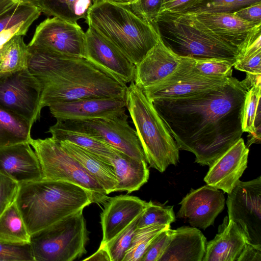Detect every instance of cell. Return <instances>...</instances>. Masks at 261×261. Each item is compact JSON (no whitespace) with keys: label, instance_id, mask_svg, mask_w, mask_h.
I'll return each mask as SVG.
<instances>
[{"label":"cell","instance_id":"cell-1","mask_svg":"<svg viewBox=\"0 0 261 261\" xmlns=\"http://www.w3.org/2000/svg\"><path fill=\"white\" fill-rule=\"evenodd\" d=\"M249 88L245 80L232 75L218 87L152 103L179 149L193 153L196 163L210 167L242 138Z\"/></svg>","mask_w":261,"mask_h":261},{"label":"cell","instance_id":"cell-2","mask_svg":"<svg viewBox=\"0 0 261 261\" xmlns=\"http://www.w3.org/2000/svg\"><path fill=\"white\" fill-rule=\"evenodd\" d=\"M28 48V68L40 83L42 109L57 102L126 97V84L87 59L29 44Z\"/></svg>","mask_w":261,"mask_h":261},{"label":"cell","instance_id":"cell-3","mask_svg":"<svg viewBox=\"0 0 261 261\" xmlns=\"http://www.w3.org/2000/svg\"><path fill=\"white\" fill-rule=\"evenodd\" d=\"M92 203L93 195L86 189L43 178L20 184L15 200L31 235Z\"/></svg>","mask_w":261,"mask_h":261},{"label":"cell","instance_id":"cell-4","mask_svg":"<svg viewBox=\"0 0 261 261\" xmlns=\"http://www.w3.org/2000/svg\"><path fill=\"white\" fill-rule=\"evenodd\" d=\"M85 20L88 26L111 42L135 66L159 40L152 25L127 6L100 1L90 8Z\"/></svg>","mask_w":261,"mask_h":261},{"label":"cell","instance_id":"cell-5","mask_svg":"<svg viewBox=\"0 0 261 261\" xmlns=\"http://www.w3.org/2000/svg\"><path fill=\"white\" fill-rule=\"evenodd\" d=\"M152 26L163 43L181 57L236 60L239 49L202 27L186 14L161 12Z\"/></svg>","mask_w":261,"mask_h":261},{"label":"cell","instance_id":"cell-6","mask_svg":"<svg viewBox=\"0 0 261 261\" xmlns=\"http://www.w3.org/2000/svg\"><path fill=\"white\" fill-rule=\"evenodd\" d=\"M126 108L147 163L160 172L179 162L178 147L151 101L134 81L127 87Z\"/></svg>","mask_w":261,"mask_h":261},{"label":"cell","instance_id":"cell-7","mask_svg":"<svg viewBox=\"0 0 261 261\" xmlns=\"http://www.w3.org/2000/svg\"><path fill=\"white\" fill-rule=\"evenodd\" d=\"M81 210L31 235L34 261H72L86 254L89 232Z\"/></svg>","mask_w":261,"mask_h":261},{"label":"cell","instance_id":"cell-8","mask_svg":"<svg viewBox=\"0 0 261 261\" xmlns=\"http://www.w3.org/2000/svg\"><path fill=\"white\" fill-rule=\"evenodd\" d=\"M39 159L43 178L68 181L90 191L94 203H103L108 199L106 191L72 156L54 138L34 139L29 142Z\"/></svg>","mask_w":261,"mask_h":261},{"label":"cell","instance_id":"cell-9","mask_svg":"<svg viewBox=\"0 0 261 261\" xmlns=\"http://www.w3.org/2000/svg\"><path fill=\"white\" fill-rule=\"evenodd\" d=\"M125 113L109 118L57 120L64 128L84 134L139 160H146L136 131Z\"/></svg>","mask_w":261,"mask_h":261},{"label":"cell","instance_id":"cell-10","mask_svg":"<svg viewBox=\"0 0 261 261\" xmlns=\"http://www.w3.org/2000/svg\"><path fill=\"white\" fill-rule=\"evenodd\" d=\"M228 220L235 222L249 243L261 246V177L238 180L226 200Z\"/></svg>","mask_w":261,"mask_h":261},{"label":"cell","instance_id":"cell-11","mask_svg":"<svg viewBox=\"0 0 261 261\" xmlns=\"http://www.w3.org/2000/svg\"><path fill=\"white\" fill-rule=\"evenodd\" d=\"M231 76L201 74L193 69L190 58L182 57L179 66L172 73L161 81L141 89L152 102L181 98L221 86Z\"/></svg>","mask_w":261,"mask_h":261},{"label":"cell","instance_id":"cell-12","mask_svg":"<svg viewBox=\"0 0 261 261\" xmlns=\"http://www.w3.org/2000/svg\"><path fill=\"white\" fill-rule=\"evenodd\" d=\"M41 87L28 68L0 76V106L31 121L40 119Z\"/></svg>","mask_w":261,"mask_h":261},{"label":"cell","instance_id":"cell-13","mask_svg":"<svg viewBox=\"0 0 261 261\" xmlns=\"http://www.w3.org/2000/svg\"><path fill=\"white\" fill-rule=\"evenodd\" d=\"M29 44L64 55L85 58V33L77 23L57 17L48 18L41 22Z\"/></svg>","mask_w":261,"mask_h":261},{"label":"cell","instance_id":"cell-14","mask_svg":"<svg viewBox=\"0 0 261 261\" xmlns=\"http://www.w3.org/2000/svg\"><path fill=\"white\" fill-rule=\"evenodd\" d=\"M179 204L180 208L176 217L192 227L205 230L214 225L215 219L224 208L225 199L222 191L206 185L191 189Z\"/></svg>","mask_w":261,"mask_h":261},{"label":"cell","instance_id":"cell-15","mask_svg":"<svg viewBox=\"0 0 261 261\" xmlns=\"http://www.w3.org/2000/svg\"><path fill=\"white\" fill-rule=\"evenodd\" d=\"M85 58L125 84L134 81L136 66L94 29L85 32Z\"/></svg>","mask_w":261,"mask_h":261},{"label":"cell","instance_id":"cell-16","mask_svg":"<svg viewBox=\"0 0 261 261\" xmlns=\"http://www.w3.org/2000/svg\"><path fill=\"white\" fill-rule=\"evenodd\" d=\"M126 97H101L57 102L48 106L57 120L112 118L125 112Z\"/></svg>","mask_w":261,"mask_h":261},{"label":"cell","instance_id":"cell-17","mask_svg":"<svg viewBox=\"0 0 261 261\" xmlns=\"http://www.w3.org/2000/svg\"><path fill=\"white\" fill-rule=\"evenodd\" d=\"M249 152L241 138L210 166L204 181L229 194L247 168Z\"/></svg>","mask_w":261,"mask_h":261},{"label":"cell","instance_id":"cell-18","mask_svg":"<svg viewBox=\"0 0 261 261\" xmlns=\"http://www.w3.org/2000/svg\"><path fill=\"white\" fill-rule=\"evenodd\" d=\"M149 204L140 198L120 195L105 203L101 215L102 238L100 245L108 243L141 215Z\"/></svg>","mask_w":261,"mask_h":261},{"label":"cell","instance_id":"cell-19","mask_svg":"<svg viewBox=\"0 0 261 261\" xmlns=\"http://www.w3.org/2000/svg\"><path fill=\"white\" fill-rule=\"evenodd\" d=\"M202 27L237 46L239 51L261 22L244 20L234 13H198L186 14Z\"/></svg>","mask_w":261,"mask_h":261},{"label":"cell","instance_id":"cell-20","mask_svg":"<svg viewBox=\"0 0 261 261\" xmlns=\"http://www.w3.org/2000/svg\"><path fill=\"white\" fill-rule=\"evenodd\" d=\"M0 173L19 185L43 178L39 159L29 143L0 148Z\"/></svg>","mask_w":261,"mask_h":261},{"label":"cell","instance_id":"cell-21","mask_svg":"<svg viewBox=\"0 0 261 261\" xmlns=\"http://www.w3.org/2000/svg\"><path fill=\"white\" fill-rule=\"evenodd\" d=\"M182 59L172 51L160 37L156 44L136 66L134 82L141 88L158 83L172 73Z\"/></svg>","mask_w":261,"mask_h":261},{"label":"cell","instance_id":"cell-22","mask_svg":"<svg viewBox=\"0 0 261 261\" xmlns=\"http://www.w3.org/2000/svg\"><path fill=\"white\" fill-rule=\"evenodd\" d=\"M206 239L194 227L172 229L170 241L159 261H202Z\"/></svg>","mask_w":261,"mask_h":261},{"label":"cell","instance_id":"cell-23","mask_svg":"<svg viewBox=\"0 0 261 261\" xmlns=\"http://www.w3.org/2000/svg\"><path fill=\"white\" fill-rule=\"evenodd\" d=\"M226 227L206 243L202 261H237L249 243L239 226L228 220Z\"/></svg>","mask_w":261,"mask_h":261},{"label":"cell","instance_id":"cell-24","mask_svg":"<svg viewBox=\"0 0 261 261\" xmlns=\"http://www.w3.org/2000/svg\"><path fill=\"white\" fill-rule=\"evenodd\" d=\"M59 142L63 149L75 159L95 179L106 191L107 195L115 192L118 179L113 165L91 152L70 142Z\"/></svg>","mask_w":261,"mask_h":261},{"label":"cell","instance_id":"cell-25","mask_svg":"<svg viewBox=\"0 0 261 261\" xmlns=\"http://www.w3.org/2000/svg\"><path fill=\"white\" fill-rule=\"evenodd\" d=\"M41 13L34 5L17 3L0 13V46L14 36L25 35Z\"/></svg>","mask_w":261,"mask_h":261},{"label":"cell","instance_id":"cell-26","mask_svg":"<svg viewBox=\"0 0 261 261\" xmlns=\"http://www.w3.org/2000/svg\"><path fill=\"white\" fill-rule=\"evenodd\" d=\"M112 162L118 179L115 192L124 191L130 193L147 182L149 170L146 160L133 158L118 150Z\"/></svg>","mask_w":261,"mask_h":261},{"label":"cell","instance_id":"cell-27","mask_svg":"<svg viewBox=\"0 0 261 261\" xmlns=\"http://www.w3.org/2000/svg\"><path fill=\"white\" fill-rule=\"evenodd\" d=\"M34 123L0 106V148L29 143Z\"/></svg>","mask_w":261,"mask_h":261},{"label":"cell","instance_id":"cell-28","mask_svg":"<svg viewBox=\"0 0 261 261\" xmlns=\"http://www.w3.org/2000/svg\"><path fill=\"white\" fill-rule=\"evenodd\" d=\"M48 132L59 141H68L83 148L113 165L112 160L118 150L84 134L66 129L57 122L50 126Z\"/></svg>","mask_w":261,"mask_h":261},{"label":"cell","instance_id":"cell-29","mask_svg":"<svg viewBox=\"0 0 261 261\" xmlns=\"http://www.w3.org/2000/svg\"><path fill=\"white\" fill-rule=\"evenodd\" d=\"M261 85L252 86L246 95L242 113V129L249 134L247 147L260 143Z\"/></svg>","mask_w":261,"mask_h":261},{"label":"cell","instance_id":"cell-30","mask_svg":"<svg viewBox=\"0 0 261 261\" xmlns=\"http://www.w3.org/2000/svg\"><path fill=\"white\" fill-rule=\"evenodd\" d=\"M31 238L15 202L0 216V242L23 245L30 244Z\"/></svg>","mask_w":261,"mask_h":261},{"label":"cell","instance_id":"cell-31","mask_svg":"<svg viewBox=\"0 0 261 261\" xmlns=\"http://www.w3.org/2000/svg\"><path fill=\"white\" fill-rule=\"evenodd\" d=\"M93 5V0H39L36 6L48 15L76 23L80 19H86Z\"/></svg>","mask_w":261,"mask_h":261},{"label":"cell","instance_id":"cell-32","mask_svg":"<svg viewBox=\"0 0 261 261\" xmlns=\"http://www.w3.org/2000/svg\"><path fill=\"white\" fill-rule=\"evenodd\" d=\"M22 36H14L0 46V76L28 69L29 50Z\"/></svg>","mask_w":261,"mask_h":261},{"label":"cell","instance_id":"cell-33","mask_svg":"<svg viewBox=\"0 0 261 261\" xmlns=\"http://www.w3.org/2000/svg\"><path fill=\"white\" fill-rule=\"evenodd\" d=\"M170 225L152 224L136 229L122 261H141L153 239Z\"/></svg>","mask_w":261,"mask_h":261},{"label":"cell","instance_id":"cell-34","mask_svg":"<svg viewBox=\"0 0 261 261\" xmlns=\"http://www.w3.org/2000/svg\"><path fill=\"white\" fill-rule=\"evenodd\" d=\"M141 215L111 241L105 244L100 245L105 248L110 261H122L130 246Z\"/></svg>","mask_w":261,"mask_h":261},{"label":"cell","instance_id":"cell-35","mask_svg":"<svg viewBox=\"0 0 261 261\" xmlns=\"http://www.w3.org/2000/svg\"><path fill=\"white\" fill-rule=\"evenodd\" d=\"M257 3H261V0H201L183 14L233 13L241 8Z\"/></svg>","mask_w":261,"mask_h":261},{"label":"cell","instance_id":"cell-36","mask_svg":"<svg viewBox=\"0 0 261 261\" xmlns=\"http://www.w3.org/2000/svg\"><path fill=\"white\" fill-rule=\"evenodd\" d=\"M193 69L201 74L214 76L232 75V67L236 60L211 58L194 59L190 58Z\"/></svg>","mask_w":261,"mask_h":261},{"label":"cell","instance_id":"cell-37","mask_svg":"<svg viewBox=\"0 0 261 261\" xmlns=\"http://www.w3.org/2000/svg\"><path fill=\"white\" fill-rule=\"evenodd\" d=\"M173 206H165L151 201L138 220L137 228L152 224L170 225L176 220Z\"/></svg>","mask_w":261,"mask_h":261},{"label":"cell","instance_id":"cell-38","mask_svg":"<svg viewBox=\"0 0 261 261\" xmlns=\"http://www.w3.org/2000/svg\"><path fill=\"white\" fill-rule=\"evenodd\" d=\"M164 0H135L127 6L136 15L146 22H152L161 12Z\"/></svg>","mask_w":261,"mask_h":261},{"label":"cell","instance_id":"cell-39","mask_svg":"<svg viewBox=\"0 0 261 261\" xmlns=\"http://www.w3.org/2000/svg\"><path fill=\"white\" fill-rule=\"evenodd\" d=\"M0 261H34L30 244L15 245L0 242Z\"/></svg>","mask_w":261,"mask_h":261},{"label":"cell","instance_id":"cell-40","mask_svg":"<svg viewBox=\"0 0 261 261\" xmlns=\"http://www.w3.org/2000/svg\"><path fill=\"white\" fill-rule=\"evenodd\" d=\"M171 231L169 227L161 232L152 241L141 261H159L170 241Z\"/></svg>","mask_w":261,"mask_h":261},{"label":"cell","instance_id":"cell-41","mask_svg":"<svg viewBox=\"0 0 261 261\" xmlns=\"http://www.w3.org/2000/svg\"><path fill=\"white\" fill-rule=\"evenodd\" d=\"M19 185L0 173V216L15 202Z\"/></svg>","mask_w":261,"mask_h":261},{"label":"cell","instance_id":"cell-42","mask_svg":"<svg viewBox=\"0 0 261 261\" xmlns=\"http://www.w3.org/2000/svg\"><path fill=\"white\" fill-rule=\"evenodd\" d=\"M261 50L236 60L233 67L249 75H261Z\"/></svg>","mask_w":261,"mask_h":261},{"label":"cell","instance_id":"cell-43","mask_svg":"<svg viewBox=\"0 0 261 261\" xmlns=\"http://www.w3.org/2000/svg\"><path fill=\"white\" fill-rule=\"evenodd\" d=\"M200 1L201 0H164L161 12L166 11L183 14Z\"/></svg>","mask_w":261,"mask_h":261},{"label":"cell","instance_id":"cell-44","mask_svg":"<svg viewBox=\"0 0 261 261\" xmlns=\"http://www.w3.org/2000/svg\"><path fill=\"white\" fill-rule=\"evenodd\" d=\"M240 18L251 22H261V3L241 8L233 12Z\"/></svg>","mask_w":261,"mask_h":261},{"label":"cell","instance_id":"cell-45","mask_svg":"<svg viewBox=\"0 0 261 261\" xmlns=\"http://www.w3.org/2000/svg\"><path fill=\"white\" fill-rule=\"evenodd\" d=\"M237 261H261V246L248 243Z\"/></svg>","mask_w":261,"mask_h":261},{"label":"cell","instance_id":"cell-46","mask_svg":"<svg viewBox=\"0 0 261 261\" xmlns=\"http://www.w3.org/2000/svg\"><path fill=\"white\" fill-rule=\"evenodd\" d=\"M83 260H107L110 261L109 256L104 247L100 245L98 249L93 254Z\"/></svg>","mask_w":261,"mask_h":261},{"label":"cell","instance_id":"cell-47","mask_svg":"<svg viewBox=\"0 0 261 261\" xmlns=\"http://www.w3.org/2000/svg\"><path fill=\"white\" fill-rule=\"evenodd\" d=\"M38 1L39 0H0V13L17 3H29L36 6Z\"/></svg>","mask_w":261,"mask_h":261},{"label":"cell","instance_id":"cell-48","mask_svg":"<svg viewBox=\"0 0 261 261\" xmlns=\"http://www.w3.org/2000/svg\"><path fill=\"white\" fill-rule=\"evenodd\" d=\"M113 3L121 5L123 6H128L134 0H106Z\"/></svg>","mask_w":261,"mask_h":261},{"label":"cell","instance_id":"cell-49","mask_svg":"<svg viewBox=\"0 0 261 261\" xmlns=\"http://www.w3.org/2000/svg\"><path fill=\"white\" fill-rule=\"evenodd\" d=\"M100 1H101V0H93V4H96V3L99 2Z\"/></svg>","mask_w":261,"mask_h":261},{"label":"cell","instance_id":"cell-50","mask_svg":"<svg viewBox=\"0 0 261 261\" xmlns=\"http://www.w3.org/2000/svg\"><path fill=\"white\" fill-rule=\"evenodd\" d=\"M134 1H135V0H134ZM134 1H133V2H134Z\"/></svg>","mask_w":261,"mask_h":261}]
</instances>
